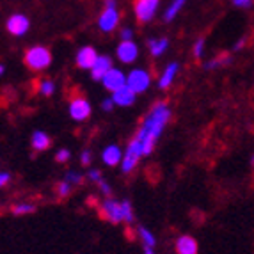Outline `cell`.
<instances>
[{
	"label": "cell",
	"mask_w": 254,
	"mask_h": 254,
	"mask_svg": "<svg viewBox=\"0 0 254 254\" xmlns=\"http://www.w3.org/2000/svg\"><path fill=\"white\" fill-rule=\"evenodd\" d=\"M169 119H171V109L167 103L158 102L149 110V114L146 116V119L142 121L140 128L137 130L133 139H131V142H135V144L142 149V155H144V157H148L149 153L155 149L165 125L169 123Z\"/></svg>",
	"instance_id": "1"
},
{
	"label": "cell",
	"mask_w": 254,
	"mask_h": 254,
	"mask_svg": "<svg viewBox=\"0 0 254 254\" xmlns=\"http://www.w3.org/2000/svg\"><path fill=\"white\" fill-rule=\"evenodd\" d=\"M100 212L112 224H119V222L131 224L133 222V208H131L130 201L127 199L123 203H118L114 199H105L100 204Z\"/></svg>",
	"instance_id": "2"
},
{
	"label": "cell",
	"mask_w": 254,
	"mask_h": 254,
	"mask_svg": "<svg viewBox=\"0 0 254 254\" xmlns=\"http://www.w3.org/2000/svg\"><path fill=\"white\" fill-rule=\"evenodd\" d=\"M25 64L34 71H45L52 64V52L47 47H32L25 52Z\"/></svg>",
	"instance_id": "3"
},
{
	"label": "cell",
	"mask_w": 254,
	"mask_h": 254,
	"mask_svg": "<svg viewBox=\"0 0 254 254\" xmlns=\"http://www.w3.org/2000/svg\"><path fill=\"white\" fill-rule=\"evenodd\" d=\"M119 25V11L116 0H105V7L98 18V27L102 32H112Z\"/></svg>",
	"instance_id": "4"
},
{
	"label": "cell",
	"mask_w": 254,
	"mask_h": 254,
	"mask_svg": "<svg viewBox=\"0 0 254 254\" xmlns=\"http://www.w3.org/2000/svg\"><path fill=\"white\" fill-rule=\"evenodd\" d=\"M127 85L131 87V89L135 91L137 94L140 93H146L149 89V85H151V76L146 69L142 68H135L131 69L127 76Z\"/></svg>",
	"instance_id": "5"
},
{
	"label": "cell",
	"mask_w": 254,
	"mask_h": 254,
	"mask_svg": "<svg viewBox=\"0 0 254 254\" xmlns=\"http://www.w3.org/2000/svg\"><path fill=\"white\" fill-rule=\"evenodd\" d=\"M160 5V0H135L133 2V13L140 23H148L155 18Z\"/></svg>",
	"instance_id": "6"
},
{
	"label": "cell",
	"mask_w": 254,
	"mask_h": 254,
	"mask_svg": "<svg viewBox=\"0 0 254 254\" xmlns=\"http://www.w3.org/2000/svg\"><path fill=\"white\" fill-rule=\"evenodd\" d=\"M91 103L89 100H85L84 96H76L73 98L71 102H69V107H68V112L69 116H71L73 121H76V123H82V121H85V119L91 116Z\"/></svg>",
	"instance_id": "7"
},
{
	"label": "cell",
	"mask_w": 254,
	"mask_h": 254,
	"mask_svg": "<svg viewBox=\"0 0 254 254\" xmlns=\"http://www.w3.org/2000/svg\"><path fill=\"white\" fill-rule=\"evenodd\" d=\"M29 27H30L29 18L21 13H16V14H13V16H9L7 21H5V29H7V32L11 36H16V38L25 36L27 32H29Z\"/></svg>",
	"instance_id": "8"
},
{
	"label": "cell",
	"mask_w": 254,
	"mask_h": 254,
	"mask_svg": "<svg viewBox=\"0 0 254 254\" xmlns=\"http://www.w3.org/2000/svg\"><path fill=\"white\" fill-rule=\"evenodd\" d=\"M127 76L128 75H125V71H121V69H118V68H112L105 76H103L102 84L107 91L116 93L118 89H121V87L127 85Z\"/></svg>",
	"instance_id": "9"
},
{
	"label": "cell",
	"mask_w": 254,
	"mask_h": 254,
	"mask_svg": "<svg viewBox=\"0 0 254 254\" xmlns=\"http://www.w3.org/2000/svg\"><path fill=\"white\" fill-rule=\"evenodd\" d=\"M116 55L123 64H131L139 57V47L133 41H121L116 48Z\"/></svg>",
	"instance_id": "10"
},
{
	"label": "cell",
	"mask_w": 254,
	"mask_h": 254,
	"mask_svg": "<svg viewBox=\"0 0 254 254\" xmlns=\"http://www.w3.org/2000/svg\"><path fill=\"white\" fill-rule=\"evenodd\" d=\"M98 57L100 55L96 54V50L93 47H82L80 50L76 52V66L82 69H93Z\"/></svg>",
	"instance_id": "11"
},
{
	"label": "cell",
	"mask_w": 254,
	"mask_h": 254,
	"mask_svg": "<svg viewBox=\"0 0 254 254\" xmlns=\"http://www.w3.org/2000/svg\"><path fill=\"white\" fill-rule=\"evenodd\" d=\"M123 157H125L123 149L119 148L118 144L107 146V148L102 151V160H103V164L109 165V167H116V165H121V164H123Z\"/></svg>",
	"instance_id": "12"
},
{
	"label": "cell",
	"mask_w": 254,
	"mask_h": 254,
	"mask_svg": "<svg viewBox=\"0 0 254 254\" xmlns=\"http://www.w3.org/2000/svg\"><path fill=\"white\" fill-rule=\"evenodd\" d=\"M135 96L137 93L131 87H128V85H125V87H121V89H118L116 93H112V100H114V103L118 107H130L135 103Z\"/></svg>",
	"instance_id": "13"
},
{
	"label": "cell",
	"mask_w": 254,
	"mask_h": 254,
	"mask_svg": "<svg viewBox=\"0 0 254 254\" xmlns=\"http://www.w3.org/2000/svg\"><path fill=\"white\" fill-rule=\"evenodd\" d=\"M112 68H114V66H112V59H110L109 55H100L96 64H94L93 69H91V76H93L94 80H103V76Z\"/></svg>",
	"instance_id": "14"
},
{
	"label": "cell",
	"mask_w": 254,
	"mask_h": 254,
	"mask_svg": "<svg viewBox=\"0 0 254 254\" xmlns=\"http://www.w3.org/2000/svg\"><path fill=\"white\" fill-rule=\"evenodd\" d=\"M197 251H199L197 240L190 235H182L176 240V253L178 254H197Z\"/></svg>",
	"instance_id": "15"
},
{
	"label": "cell",
	"mask_w": 254,
	"mask_h": 254,
	"mask_svg": "<svg viewBox=\"0 0 254 254\" xmlns=\"http://www.w3.org/2000/svg\"><path fill=\"white\" fill-rule=\"evenodd\" d=\"M180 71V64L178 63H169L167 66L164 68V71H162L160 78H158V87L160 89H167L169 85H173L174 78H176V75H178Z\"/></svg>",
	"instance_id": "16"
},
{
	"label": "cell",
	"mask_w": 254,
	"mask_h": 254,
	"mask_svg": "<svg viewBox=\"0 0 254 254\" xmlns=\"http://www.w3.org/2000/svg\"><path fill=\"white\" fill-rule=\"evenodd\" d=\"M30 144H32L34 151H47L52 144V139L47 131L36 130L34 133H32V137H30Z\"/></svg>",
	"instance_id": "17"
},
{
	"label": "cell",
	"mask_w": 254,
	"mask_h": 254,
	"mask_svg": "<svg viewBox=\"0 0 254 254\" xmlns=\"http://www.w3.org/2000/svg\"><path fill=\"white\" fill-rule=\"evenodd\" d=\"M169 48V39L167 38H155V39H149V54L153 57H160L167 52Z\"/></svg>",
	"instance_id": "18"
},
{
	"label": "cell",
	"mask_w": 254,
	"mask_h": 254,
	"mask_svg": "<svg viewBox=\"0 0 254 254\" xmlns=\"http://www.w3.org/2000/svg\"><path fill=\"white\" fill-rule=\"evenodd\" d=\"M187 4V0H173L169 5H167V9H165V13H164V21H173L174 18L178 16L180 13H182V9L185 7Z\"/></svg>",
	"instance_id": "19"
},
{
	"label": "cell",
	"mask_w": 254,
	"mask_h": 254,
	"mask_svg": "<svg viewBox=\"0 0 254 254\" xmlns=\"http://www.w3.org/2000/svg\"><path fill=\"white\" fill-rule=\"evenodd\" d=\"M228 64H231V55L224 54V55H219V57H215V59H212V61H208V63H204V69L212 71V69L224 68Z\"/></svg>",
	"instance_id": "20"
},
{
	"label": "cell",
	"mask_w": 254,
	"mask_h": 254,
	"mask_svg": "<svg viewBox=\"0 0 254 254\" xmlns=\"http://www.w3.org/2000/svg\"><path fill=\"white\" fill-rule=\"evenodd\" d=\"M36 212V204L32 203H14L11 206V213L13 215H29V213Z\"/></svg>",
	"instance_id": "21"
},
{
	"label": "cell",
	"mask_w": 254,
	"mask_h": 254,
	"mask_svg": "<svg viewBox=\"0 0 254 254\" xmlns=\"http://www.w3.org/2000/svg\"><path fill=\"white\" fill-rule=\"evenodd\" d=\"M38 91L39 94H43V96H52V94L55 93V84L54 80H50V78H41V80L38 82Z\"/></svg>",
	"instance_id": "22"
},
{
	"label": "cell",
	"mask_w": 254,
	"mask_h": 254,
	"mask_svg": "<svg viewBox=\"0 0 254 254\" xmlns=\"http://www.w3.org/2000/svg\"><path fill=\"white\" fill-rule=\"evenodd\" d=\"M139 238H140V242H142V246L144 247H155V244H157L155 235L146 228H139Z\"/></svg>",
	"instance_id": "23"
},
{
	"label": "cell",
	"mask_w": 254,
	"mask_h": 254,
	"mask_svg": "<svg viewBox=\"0 0 254 254\" xmlns=\"http://www.w3.org/2000/svg\"><path fill=\"white\" fill-rule=\"evenodd\" d=\"M69 192H71V183L66 182V180H63V182L57 185V194H59L61 197H68Z\"/></svg>",
	"instance_id": "24"
},
{
	"label": "cell",
	"mask_w": 254,
	"mask_h": 254,
	"mask_svg": "<svg viewBox=\"0 0 254 254\" xmlns=\"http://www.w3.org/2000/svg\"><path fill=\"white\" fill-rule=\"evenodd\" d=\"M82 180H84V176L76 171H68V174H66V182H69L71 185H80Z\"/></svg>",
	"instance_id": "25"
},
{
	"label": "cell",
	"mask_w": 254,
	"mask_h": 254,
	"mask_svg": "<svg viewBox=\"0 0 254 254\" xmlns=\"http://www.w3.org/2000/svg\"><path fill=\"white\" fill-rule=\"evenodd\" d=\"M69 157H71V153H69V149H66V148H61L59 151L55 153V160L59 162V164H66V162L69 160Z\"/></svg>",
	"instance_id": "26"
},
{
	"label": "cell",
	"mask_w": 254,
	"mask_h": 254,
	"mask_svg": "<svg viewBox=\"0 0 254 254\" xmlns=\"http://www.w3.org/2000/svg\"><path fill=\"white\" fill-rule=\"evenodd\" d=\"M203 55H204V39H197L194 45V57L195 59H203Z\"/></svg>",
	"instance_id": "27"
},
{
	"label": "cell",
	"mask_w": 254,
	"mask_h": 254,
	"mask_svg": "<svg viewBox=\"0 0 254 254\" xmlns=\"http://www.w3.org/2000/svg\"><path fill=\"white\" fill-rule=\"evenodd\" d=\"M98 187H100V190H102V194L105 195V197H110V194H112V189H110V185L105 182V180H100V182L96 183Z\"/></svg>",
	"instance_id": "28"
},
{
	"label": "cell",
	"mask_w": 254,
	"mask_h": 254,
	"mask_svg": "<svg viewBox=\"0 0 254 254\" xmlns=\"http://www.w3.org/2000/svg\"><path fill=\"white\" fill-rule=\"evenodd\" d=\"M80 162L84 167H87V165H91V162H93V153L89 151V149H84L80 155Z\"/></svg>",
	"instance_id": "29"
},
{
	"label": "cell",
	"mask_w": 254,
	"mask_h": 254,
	"mask_svg": "<svg viewBox=\"0 0 254 254\" xmlns=\"http://www.w3.org/2000/svg\"><path fill=\"white\" fill-rule=\"evenodd\" d=\"M119 38H121V41H133V30L127 27V29L119 32Z\"/></svg>",
	"instance_id": "30"
},
{
	"label": "cell",
	"mask_w": 254,
	"mask_h": 254,
	"mask_svg": "<svg viewBox=\"0 0 254 254\" xmlns=\"http://www.w3.org/2000/svg\"><path fill=\"white\" fill-rule=\"evenodd\" d=\"M233 4L240 9H249V7H253L254 0H233Z\"/></svg>",
	"instance_id": "31"
},
{
	"label": "cell",
	"mask_w": 254,
	"mask_h": 254,
	"mask_svg": "<svg viewBox=\"0 0 254 254\" xmlns=\"http://www.w3.org/2000/svg\"><path fill=\"white\" fill-rule=\"evenodd\" d=\"M114 107H116V103H114V100H112V96L105 98V100L102 102V109L105 110V112H110V110L114 109Z\"/></svg>",
	"instance_id": "32"
},
{
	"label": "cell",
	"mask_w": 254,
	"mask_h": 254,
	"mask_svg": "<svg viewBox=\"0 0 254 254\" xmlns=\"http://www.w3.org/2000/svg\"><path fill=\"white\" fill-rule=\"evenodd\" d=\"M9 182H11V174H9L7 171H2V173H0V187H5Z\"/></svg>",
	"instance_id": "33"
},
{
	"label": "cell",
	"mask_w": 254,
	"mask_h": 254,
	"mask_svg": "<svg viewBox=\"0 0 254 254\" xmlns=\"http://www.w3.org/2000/svg\"><path fill=\"white\" fill-rule=\"evenodd\" d=\"M87 178H89L91 182L98 183L100 180L103 178V176H102V173H100V171H89V174H87Z\"/></svg>",
	"instance_id": "34"
},
{
	"label": "cell",
	"mask_w": 254,
	"mask_h": 254,
	"mask_svg": "<svg viewBox=\"0 0 254 254\" xmlns=\"http://www.w3.org/2000/svg\"><path fill=\"white\" fill-rule=\"evenodd\" d=\"M244 43H246V38H240V39H238V41H237V45H235V50H240V48H244Z\"/></svg>",
	"instance_id": "35"
},
{
	"label": "cell",
	"mask_w": 254,
	"mask_h": 254,
	"mask_svg": "<svg viewBox=\"0 0 254 254\" xmlns=\"http://www.w3.org/2000/svg\"><path fill=\"white\" fill-rule=\"evenodd\" d=\"M144 254H155V251L153 247H144Z\"/></svg>",
	"instance_id": "36"
},
{
	"label": "cell",
	"mask_w": 254,
	"mask_h": 254,
	"mask_svg": "<svg viewBox=\"0 0 254 254\" xmlns=\"http://www.w3.org/2000/svg\"><path fill=\"white\" fill-rule=\"evenodd\" d=\"M5 73V64H0V75H4Z\"/></svg>",
	"instance_id": "37"
},
{
	"label": "cell",
	"mask_w": 254,
	"mask_h": 254,
	"mask_svg": "<svg viewBox=\"0 0 254 254\" xmlns=\"http://www.w3.org/2000/svg\"><path fill=\"white\" fill-rule=\"evenodd\" d=\"M251 162H253V164H254V155H253V158H251Z\"/></svg>",
	"instance_id": "38"
}]
</instances>
